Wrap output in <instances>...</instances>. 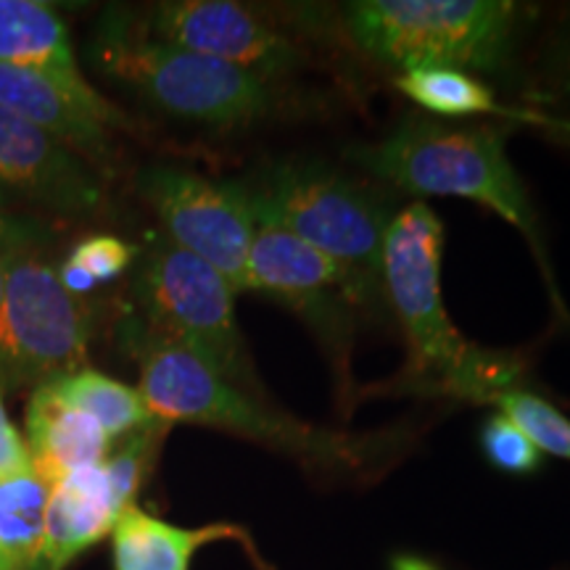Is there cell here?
<instances>
[{"mask_svg": "<svg viewBox=\"0 0 570 570\" xmlns=\"http://www.w3.org/2000/svg\"><path fill=\"white\" fill-rule=\"evenodd\" d=\"M122 344L138 362V391L156 420L204 425L254 441L323 479L367 481L383 475L415 439L410 428L352 433L306 423L273 407L267 396L227 383L198 356L151 336L135 320L122 325Z\"/></svg>", "mask_w": 570, "mask_h": 570, "instance_id": "obj_1", "label": "cell"}, {"mask_svg": "<svg viewBox=\"0 0 570 570\" xmlns=\"http://www.w3.org/2000/svg\"><path fill=\"white\" fill-rule=\"evenodd\" d=\"M508 125H458L431 117H404L381 140L348 148L346 159L402 194L465 198L494 212L531 246L558 312L566 315L529 188L508 154Z\"/></svg>", "mask_w": 570, "mask_h": 570, "instance_id": "obj_2", "label": "cell"}, {"mask_svg": "<svg viewBox=\"0 0 570 570\" xmlns=\"http://www.w3.org/2000/svg\"><path fill=\"white\" fill-rule=\"evenodd\" d=\"M444 223L431 206L415 202L396 209L383 238V302L402 327L410 348V375L428 389L470 404L518 386L520 362L462 338L441 298Z\"/></svg>", "mask_w": 570, "mask_h": 570, "instance_id": "obj_3", "label": "cell"}, {"mask_svg": "<svg viewBox=\"0 0 570 570\" xmlns=\"http://www.w3.org/2000/svg\"><path fill=\"white\" fill-rule=\"evenodd\" d=\"M537 9L510 0H354L341 9L356 51L402 71L512 69Z\"/></svg>", "mask_w": 570, "mask_h": 570, "instance_id": "obj_4", "label": "cell"}, {"mask_svg": "<svg viewBox=\"0 0 570 570\" xmlns=\"http://www.w3.org/2000/svg\"><path fill=\"white\" fill-rule=\"evenodd\" d=\"M256 219L302 240L338 267L362 309L383 302V238L396 209L389 198L338 167L309 156H283L246 180Z\"/></svg>", "mask_w": 570, "mask_h": 570, "instance_id": "obj_5", "label": "cell"}, {"mask_svg": "<svg viewBox=\"0 0 570 570\" xmlns=\"http://www.w3.org/2000/svg\"><path fill=\"white\" fill-rule=\"evenodd\" d=\"M90 61L151 109L209 130H244L281 111V90L230 63L190 53L148 35L130 11L96 27Z\"/></svg>", "mask_w": 570, "mask_h": 570, "instance_id": "obj_6", "label": "cell"}, {"mask_svg": "<svg viewBox=\"0 0 570 570\" xmlns=\"http://www.w3.org/2000/svg\"><path fill=\"white\" fill-rule=\"evenodd\" d=\"M0 254V391L38 389L88 367L90 309L61 283L59 267L40 246V227L13 219Z\"/></svg>", "mask_w": 570, "mask_h": 570, "instance_id": "obj_7", "label": "cell"}, {"mask_svg": "<svg viewBox=\"0 0 570 570\" xmlns=\"http://www.w3.org/2000/svg\"><path fill=\"white\" fill-rule=\"evenodd\" d=\"M235 291L217 269L169 238H156L140 254L132 277L138 315L151 336L185 348L227 383L265 396L246 338L235 317Z\"/></svg>", "mask_w": 570, "mask_h": 570, "instance_id": "obj_8", "label": "cell"}, {"mask_svg": "<svg viewBox=\"0 0 570 570\" xmlns=\"http://www.w3.org/2000/svg\"><path fill=\"white\" fill-rule=\"evenodd\" d=\"M151 38L225 61L269 85L309 67V48L277 11L235 0H164L138 17Z\"/></svg>", "mask_w": 570, "mask_h": 570, "instance_id": "obj_9", "label": "cell"}, {"mask_svg": "<svg viewBox=\"0 0 570 570\" xmlns=\"http://www.w3.org/2000/svg\"><path fill=\"white\" fill-rule=\"evenodd\" d=\"M138 190L167 238L217 269L235 294H246V265L256 235L254 196L246 180H214L180 167H148Z\"/></svg>", "mask_w": 570, "mask_h": 570, "instance_id": "obj_10", "label": "cell"}, {"mask_svg": "<svg viewBox=\"0 0 570 570\" xmlns=\"http://www.w3.org/2000/svg\"><path fill=\"white\" fill-rule=\"evenodd\" d=\"M267 296L315 333L341 386H352V346L362 306L333 262L273 223L256 219L246 294Z\"/></svg>", "mask_w": 570, "mask_h": 570, "instance_id": "obj_11", "label": "cell"}, {"mask_svg": "<svg viewBox=\"0 0 570 570\" xmlns=\"http://www.w3.org/2000/svg\"><path fill=\"white\" fill-rule=\"evenodd\" d=\"M0 109L53 135L88 164L109 159V132L127 127L125 111L92 85L77 88L48 71L6 63H0Z\"/></svg>", "mask_w": 570, "mask_h": 570, "instance_id": "obj_12", "label": "cell"}, {"mask_svg": "<svg viewBox=\"0 0 570 570\" xmlns=\"http://www.w3.org/2000/svg\"><path fill=\"white\" fill-rule=\"evenodd\" d=\"M19 194L59 214L101 209L104 188L82 156L0 109V194Z\"/></svg>", "mask_w": 570, "mask_h": 570, "instance_id": "obj_13", "label": "cell"}, {"mask_svg": "<svg viewBox=\"0 0 570 570\" xmlns=\"http://www.w3.org/2000/svg\"><path fill=\"white\" fill-rule=\"evenodd\" d=\"M125 508L117 502L104 468H88L53 483L48 494L46 529L32 570H67L98 541L111 537Z\"/></svg>", "mask_w": 570, "mask_h": 570, "instance_id": "obj_14", "label": "cell"}, {"mask_svg": "<svg viewBox=\"0 0 570 570\" xmlns=\"http://www.w3.org/2000/svg\"><path fill=\"white\" fill-rule=\"evenodd\" d=\"M109 539L114 570H190L196 554L219 541H238L262 566L259 552L244 525L219 520V523L188 529V525H177L151 515L138 504L127 508L117 518Z\"/></svg>", "mask_w": 570, "mask_h": 570, "instance_id": "obj_15", "label": "cell"}, {"mask_svg": "<svg viewBox=\"0 0 570 570\" xmlns=\"http://www.w3.org/2000/svg\"><path fill=\"white\" fill-rule=\"evenodd\" d=\"M24 428L32 470L48 487L101 465L114 444L96 420L63 402L48 383L32 391Z\"/></svg>", "mask_w": 570, "mask_h": 570, "instance_id": "obj_16", "label": "cell"}, {"mask_svg": "<svg viewBox=\"0 0 570 570\" xmlns=\"http://www.w3.org/2000/svg\"><path fill=\"white\" fill-rule=\"evenodd\" d=\"M0 63L38 69L85 88L88 77L77 61L69 27L48 3L0 0Z\"/></svg>", "mask_w": 570, "mask_h": 570, "instance_id": "obj_17", "label": "cell"}, {"mask_svg": "<svg viewBox=\"0 0 570 570\" xmlns=\"http://www.w3.org/2000/svg\"><path fill=\"white\" fill-rule=\"evenodd\" d=\"M396 90L407 96L412 104L431 117L444 119V122H460L470 117H499L504 122H523L537 127H550V130H566L570 135V125L562 119L541 117L537 111L515 109V106L499 104L497 92L489 88L481 77L468 75L458 69H415L402 71L394 80Z\"/></svg>", "mask_w": 570, "mask_h": 570, "instance_id": "obj_18", "label": "cell"}, {"mask_svg": "<svg viewBox=\"0 0 570 570\" xmlns=\"http://www.w3.org/2000/svg\"><path fill=\"white\" fill-rule=\"evenodd\" d=\"M51 487L32 468L0 475V570H32Z\"/></svg>", "mask_w": 570, "mask_h": 570, "instance_id": "obj_19", "label": "cell"}, {"mask_svg": "<svg viewBox=\"0 0 570 570\" xmlns=\"http://www.w3.org/2000/svg\"><path fill=\"white\" fill-rule=\"evenodd\" d=\"M48 386L77 412L96 420L111 441L130 436V433L151 425L156 420L138 389L92 367L53 377V381H48Z\"/></svg>", "mask_w": 570, "mask_h": 570, "instance_id": "obj_20", "label": "cell"}, {"mask_svg": "<svg viewBox=\"0 0 570 570\" xmlns=\"http://www.w3.org/2000/svg\"><path fill=\"white\" fill-rule=\"evenodd\" d=\"M489 407L515 423L541 454L570 462V417L544 396L512 386L491 396Z\"/></svg>", "mask_w": 570, "mask_h": 570, "instance_id": "obj_21", "label": "cell"}, {"mask_svg": "<svg viewBox=\"0 0 570 570\" xmlns=\"http://www.w3.org/2000/svg\"><path fill=\"white\" fill-rule=\"evenodd\" d=\"M140 256V248L117 235H90L71 248L67 262L59 267L61 283L75 296L85 298L101 283L117 281Z\"/></svg>", "mask_w": 570, "mask_h": 570, "instance_id": "obj_22", "label": "cell"}, {"mask_svg": "<svg viewBox=\"0 0 570 570\" xmlns=\"http://www.w3.org/2000/svg\"><path fill=\"white\" fill-rule=\"evenodd\" d=\"M525 98L537 106L570 104V9L552 21L525 71Z\"/></svg>", "mask_w": 570, "mask_h": 570, "instance_id": "obj_23", "label": "cell"}, {"mask_svg": "<svg viewBox=\"0 0 570 570\" xmlns=\"http://www.w3.org/2000/svg\"><path fill=\"white\" fill-rule=\"evenodd\" d=\"M479 444L483 458H487L489 465L497 468L499 473L525 479V475L539 473L541 465H544V454L531 444V439L525 436L515 423H510V420L499 415V412L489 415L481 423Z\"/></svg>", "mask_w": 570, "mask_h": 570, "instance_id": "obj_24", "label": "cell"}, {"mask_svg": "<svg viewBox=\"0 0 570 570\" xmlns=\"http://www.w3.org/2000/svg\"><path fill=\"white\" fill-rule=\"evenodd\" d=\"M32 468L30 452H27V441L21 431L11 423L9 412L3 404V391H0V475L19 473V470Z\"/></svg>", "mask_w": 570, "mask_h": 570, "instance_id": "obj_25", "label": "cell"}, {"mask_svg": "<svg viewBox=\"0 0 570 570\" xmlns=\"http://www.w3.org/2000/svg\"><path fill=\"white\" fill-rule=\"evenodd\" d=\"M391 570H441V568L433 560L420 558V554H412V552H404V554H394V558H391Z\"/></svg>", "mask_w": 570, "mask_h": 570, "instance_id": "obj_26", "label": "cell"}, {"mask_svg": "<svg viewBox=\"0 0 570 570\" xmlns=\"http://www.w3.org/2000/svg\"><path fill=\"white\" fill-rule=\"evenodd\" d=\"M11 225H13V217H9V214H6V209H3V194H0V244H3L6 235H9Z\"/></svg>", "mask_w": 570, "mask_h": 570, "instance_id": "obj_27", "label": "cell"}, {"mask_svg": "<svg viewBox=\"0 0 570 570\" xmlns=\"http://www.w3.org/2000/svg\"><path fill=\"white\" fill-rule=\"evenodd\" d=\"M0 302H3V254H0Z\"/></svg>", "mask_w": 570, "mask_h": 570, "instance_id": "obj_28", "label": "cell"}]
</instances>
